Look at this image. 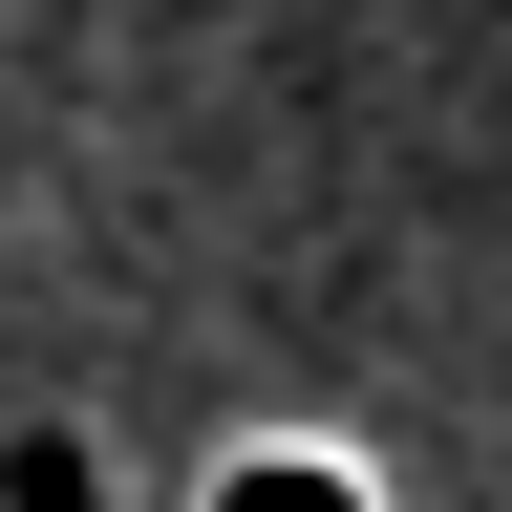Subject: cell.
<instances>
[{"mask_svg":"<svg viewBox=\"0 0 512 512\" xmlns=\"http://www.w3.org/2000/svg\"><path fill=\"white\" fill-rule=\"evenodd\" d=\"M192 512H384V470L342 427H235L214 470H192Z\"/></svg>","mask_w":512,"mask_h":512,"instance_id":"obj_1","label":"cell"}]
</instances>
